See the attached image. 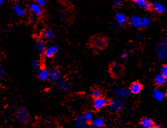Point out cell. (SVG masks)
Returning a JSON list of instances; mask_svg holds the SVG:
<instances>
[{
  "label": "cell",
  "instance_id": "6da1fadb",
  "mask_svg": "<svg viewBox=\"0 0 167 128\" xmlns=\"http://www.w3.org/2000/svg\"><path fill=\"white\" fill-rule=\"evenodd\" d=\"M125 104V101L122 98H113L108 104V111L111 113H120L124 108Z\"/></svg>",
  "mask_w": 167,
  "mask_h": 128
},
{
  "label": "cell",
  "instance_id": "7a4b0ae2",
  "mask_svg": "<svg viewBox=\"0 0 167 128\" xmlns=\"http://www.w3.org/2000/svg\"><path fill=\"white\" fill-rule=\"evenodd\" d=\"M15 116L18 122L21 123V124H26L30 120V113L26 110V108L23 107L17 108L15 113Z\"/></svg>",
  "mask_w": 167,
  "mask_h": 128
},
{
  "label": "cell",
  "instance_id": "3957f363",
  "mask_svg": "<svg viewBox=\"0 0 167 128\" xmlns=\"http://www.w3.org/2000/svg\"><path fill=\"white\" fill-rule=\"evenodd\" d=\"M156 54L160 60H164L167 55V41L163 40L156 46Z\"/></svg>",
  "mask_w": 167,
  "mask_h": 128
},
{
  "label": "cell",
  "instance_id": "277c9868",
  "mask_svg": "<svg viewBox=\"0 0 167 128\" xmlns=\"http://www.w3.org/2000/svg\"><path fill=\"white\" fill-rule=\"evenodd\" d=\"M108 104L109 101L107 100H106L105 98L103 97H100L94 99L93 105L95 109L100 110L103 107H105Z\"/></svg>",
  "mask_w": 167,
  "mask_h": 128
},
{
  "label": "cell",
  "instance_id": "5b68a950",
  "mask_svg": "<svg viewBox=\"0 0 167 128\" xmlns=\"http://www.w3.org/2000/svg\"><path fill=\"white\" fill-rule=\"evenodd\" d=\"M114 94L119 98H127L130 96V91L125 88H117L114 89Z\"/></svg>",
  "mask_w": 167,
  "mask_h": 128
},
{
  "label": "cell",
  "instance_id": "8992f818",
  "mask_svg": "<svg viewBox=\"0 0 167 128\" xmlns=\"http://www.w3.org/2000/svg\"><path fill=\"white\" fill-rule=\"evenodd\" d=\"M73 125L75 128H84L86 125V120L83 115H79L73 120Z\"/></svg>",
  "mask_w": 167,
  "mask_h": 128
},
{
  "label": "cell",
  "instance_id": "52a82bcc",
  "mask_svg": "<svg viewBox=\"0 0 167 128\" xmlns=\"http://www.w3.org/2000/svg\"><path fill=\"white\" fill-rule=\"evenodd\" d=\"M127 18L124 14L122 13H118L115 16V22L117 23L118 27H121L123 26L126 23Z\"/></svg>",
  "mask_w": 167,
  "mask_h": 128
},
{
  "label": "cell",
  "instance_id": "ba28073f",
  "mask_svg": "<svg viewBox=\"0 0 167 128\" xmlns=\"http://www.w3.org/2000/svg\"><path fill=\"white\" fill-rule=\"evenodd\" d=\"M130 23L133 27L139 28L142 27V18L141 17L134 16L130 18Z\"/></svg>",
  "mask_w": 167,
  "mask_h": 128
},
{
  "label": "cell",
  "instance_id": "9c48e42d",
  "mask_svg": "<svg viewBox=\"0 0 167 128\" xmlns=\"http://www.w3.org/2000/svg\"><path fill=\"white\" fill-rule=\"evenodd\" d=\"M60 78H61V74L59 71V69L57 68H52L50 70V80L55 82L57 81H59Z\"/></svg>",
  "mask_w": 167,
  "mask_h": 128
},
{
  "label": "cell",
  "instance_id": "30bf717a",
  "mask_svg": "<svg viewBox=\"0 0 167 128\" xmlns=\"http://www.w3.org/2000/svg\"><path fill=\"white\" fill-rule=\"evenodd\" d=\"M38 77L40 81H45L50 79V71L47 69H43L39 71L38 74Z\"/></svg>",
  "mask_w": 167,
  "mask_h": 128
},
{
  "label": "cell",
  "instance_id": "8fae6325",
  "mask_svg": "<svg viewBox=\"0 0 167 128\" xmlns=\"http://www.w3.org/2000/svg\"><path fill=\"white\" fill-rule=\"evenodd\" d=\"M142 88L143 86L141 83H138V82H135L130 86V93L134 94V95H137V94H139L141 91Z\"/></svg>",
  "mask_w": 167,
  "mask_h": 128
},
{
  "label": "cell",
  "instance_id": "7c38bea8",
  "mask_svg": "<svg viewBox=\"0 0 167 128\" xmlns=\"http://www.w3.org/2000/svg\"><path fill=\"white\" fill-rule=\"evenodd\" d=\"M93 45L96 48H103L106 45V40L103 37H97L93 40Z\"/></svg>",
  "mask_w": 167,
  "mask_h": 128
},
{
  "label": "cell",
  "instance_id": "4fadbf2b",
  "mask_svg": "<svg viewBox=\"0 0 167 128\" xmlns=\"http://www.w3.org/2000/svg\"><path fill=\"white\" fill-rule=\"evenodd\" d=\"M140 124L144 128H152L154 126L153 120L151 118L147 117L142 118L141 122H140Z\"/></svg>",
  "mask_w": 167,
  "mask_h": 128
},
{
  "label": "cell",
  "instance_id": "5bb4252c",
  "mask_svg": "<svg viewBox=\"0 0 167 128\" xmlns=\"http://www.w3.org/2000/svg\"><path fill=\"white\" fill-rule=\"evenodd\" d=\"M30 9L33 14L36 16H40L42 13V10H41L40 6L38 5L37 3H31L30 4Z\"/></svg>",
  "mask_w": 167,
  "mask_h": 128
},
{
  "label": "cell",
  "instance_id": "9a60e30c",
  "mask_svg": "<svg viewBox=\"0 0 167 128\" xmlns=\"http://www.w3.org/2000/svg\"><path fill=\"white\" fill-rule=\"evenodd\" d=\"M135 4L144 10H149L151 9V4L147 0H134Z\"/></svg>",
  "mask_w": 167,
  "mask_h": 128
},
{
  "label": "cell",
  "instance_id": "2e32d148",
  "mask_svg": "<svg viewBox=\"0 0 167 128\" xmlns=\"http://www.w3.org/2000/svg\"><path fill=\"white\" fill-rule=\"evenodd\" d=\"M13 11L16 13V16L20 17H25L26 16V11L25 9L23 6L17 4V5L14 6L13 7Z\"/></svg>",
  "mask_w": 167,
  "mask_h": 128
},
{
  "label": "cell",
  "instance_id": "e0dca14e",
  "mask_svg": "<svg viewBox=\"0 0 167 128\" xmlns=\"http://www.w3.org/2000/svg\"><path fill=\"white\" fill-rule=\"evenodd\" d=\"M58 51V47L56 46H51L45 50V55L47 57H52Z\"/></svg>",
  "mask_w": 167,
  "mask_h": 128
},
{
  "label": "cell",
  "instance_id": "ac0fdd59",
  "mask_svg": "<svg viewBox=\"0 0 167 128\" xmlns=\"http://www.w3.org/2000/svg\"><path fill=\"white\" fill-rule=\"evenodd\" d=\"M166 78L162 74H157L155 76V84L157 86L164 85V84L166 83Z\"/></svg>",
  "mask_w": 167,
  "mask_h": 128
},
{
  "label": "cell",
  "instance_id": "d6986e66",
  "mask_svg": "<svg viewBox=\"0 0 167 128\" xmlns=\"http://www.w3.org/2000/svg\"><path fill=\"white\" fill-rule=\"evenodd\" d=\"M152 94H153L154 98L157 101H160L164 100V94L163 93V92L161 90H159V89H155Z\"/></svg>",
  "mask_w": 167,
  "mask_h": 128
},
{
  "label": "cell",
  "instance_id": "ffe728a7",
  "mask_svg": "<svg viewBox=\"0 0 167 128\" xmlns=\"http://www.w3.org/2000/svg\"><path fill=\"white\" fill-rule=\"evenodd\" d=\"M152 6V9H153L154 10L158 13H164V11H165V8H164V6L162 5L161 3H159V2H154Z\"/></svg>",
  "mask_w": 167,
  "mask_h": 128
},
{
  "label": "cell",
  "instance_id": "44dd1931",
  "mask_svg": "<svg viewBox=\"0 0 167 128\" xmlns=\"http://www.w3.org/2000/svg\"><path fill=\"white\" fill-rule=\"evenodd\" d=\"M36 48L39 53L45 52V43L43 40L38 39L36 42Z\"/></svg>",
  "mask_w": 167,
  "mask_h": 128
},
{
  "label": "cell",
  "instance_id": "7402d4cb",
  "mask_svg": "<svg viewBox=\"0 0 167 128\" xmlns=\"http://www.w3.org/2000/svg\"><path fill=\"white\" fill-rule=\"evenodd\" d=\"M93 125L96 127H102L105 125V120L102 118H97L93 120Z\"/></svg>",
  "mask_w": 167,
  "mask_h": 128
},
{
  "label": "cell",
  "instance_id": "603a6c76",
  "mask_svg": "<svg viewBox=\"0 0 167 128\" xmlns=\"http://www.w3.org/2000/svg\"><path fill=\"white\" fill-rule=\"evenodd\" d=\"M54 35H55V32L54 30H49L46 31V32L44 33L43 37H44L45 39L50 41V40H52V38L54 37Z\"/></svg>",
  "mask_w": 167,
  "mask_h": 128
},
{
  "label": "cell",
  "instance_id": "cb8c5ba5",
  "mask_svg": "<svg viewBox=\"0 0 167 128\" xmlns=\"http://www.w3.org/2000/svg\"><path fill=\"white\" fill-rule=\"evenodd\" d=\"M31 67L33 70H37L40 68V62L37 59H33L31 61Z\"/></svg>",
  "mask_w": 167,
  "mask_h": 128
},
{
  "label": "cell",
  "instance_id": "d4e9b609",
  "mask_svg": "<svg viewBox=\"0 0 167 128\" xmlns=\"http://www.w3.org/2000/svg\"><path fill=\"white\" fill-rule=\"evenodd\" d=\"M84 118H85L86 122H91L93 120V113L91 112H86L83 114Z\"/></svg>",
  "mask_w": 167,
  "mask_h": 128
},
{
  "label": "cell",
  "instance_id": "484cf974",
  "mask_svg": "<svg viewBox=\"0 0 167 128\" xmlns=\"http://www.w3.org/2000/svg\"><path fill=\"white\" fill-rule=\"evenodd\" d=\"M59 86L61 90H66L68 88V83L65 81H59Z\"/></svg>",
  "mask_w": 167,
  "mask_h": 128
},
{
  "label": "cell",
  "instance_id": "4316f807",
  "mask_svg": "<svg viewBox=\"0 0 167 128\" xmlns=\"http://www.w3.org/2000/svg\"><path fill=\"white\" fill-rule=\"evenodd\" d=\"M150 24H151V20H150L149 18L145 17V18H142V27H146L148 26H149Z\"/></svg>",
  "mask_w": 167,
  "mask_h": 128
},
{
  "label": "cell",
  "instance_id": "83f0119b",
  "mask_svg": "<svg viewBox=\"0 0 167 128\" xmlns=\"http://www.w3.org/2000/svg\"><path fill=\"white\" fill-rule=\"evenodd\" d=\"M92 96L94 98H98L102 97V93L100 90H98V89H96V90H93L91 93Z\"/></svg>",
  "mask_w": 167,
  "mask_h": 128
},
{
  "label": "cell",
  "instance_id": "f1b7e54d",
  "mask_svg": "<svg viewBox=\"0 0 167 128\" xmlns=\"http://www.w3.org/2000/svg\"><path fill=\"white\" fill-rule=\"evenodd\" d=\"M110 68L111 71H112L113 72H117L118 70V65L115 62H112L110 64Z\"/></svg>",
  "mask_w": 167,
  "mask_h": 128
},
{
  "label": "cell",
  "instance_id": "f546056e",
  "mask_svg": "<svg viewBox=\"0 0 167 128\" xmlns=\"http://www.w3.org/2000/svg\"><path fill=\"white\" fill-rule=\"evenodd\" d=\"M6 69L4 68L3 65H1V67H0V76H1L2 78H4V77L6 76Z\"/></svg>",
  "mask_w": 167,
  "mask_h": 128
},
{
  "label": "cell",
  "instance_id": "4dcf8cb0",
  "mask_svg": "<svg viewBox=\"0 0 167 128\" xmlns=\"http://www.w3.org/2000/svg\"><path fill=\"white\" fill-rule=\"evenodd\" d=\"M161 74H163L164 76L167 79V64L162 66L161 68Z\"/></svg>",
  "mask_w": 167,
  "mask_h": 128
},
{
  "label": "cell",
  "instance_id": "1f68e13d",
  "mask_svg": "<svg viewBox=\"0 0 167 128\" xmlns=\"http://www.w3.org/2000/svg\"><path fill=\"white\" fill-rule=\"evenodd\" d=\"M113 6L115 7V8H118V7H120V5H121L122 4V0H113Z\"/></svg>",
  "mask_w": 167,
  "mask_h": 128
},
{
  "label": "cell",
  "instance_id": "d6a6232c",
  "mask_svg": "<svg viewBox=\"0 0 167 128\" xmlns=\"http://www.w3.org/2000/svg\"><path fill=\"white\" fill-rule=\"evenodd\" d=\"M47 0H36V3L40 6L45 5L46 3H47Z\"/></svg>",
  "mask_w": 167,
  "mask_h": 128
},
{
  "label": "cell",
  "instance_id": "836d02e7",
  "mask_svg": "<svg viewBox=\"0 0 167 128\" xmlns=\"http://www.w3.org/2000/svg\"><path fill=\"white\" fill-rule=\"evenodd\" d=\"M130 51H128V50H126V51H125L124 53H123V54L122 55V57L123 60H126L127 59L128 57H130Z\"/></svg>",
  "mask_w": 167,
  "mask_h": 128
},
{
  "label": "cell",
  "instance_id": "e575fe53",
  "mask_svg": "<svg viewBox=\"0 0 167 128\" xmlns=\"http://www.w3.org/2000/svg\"><path fill=\"white\" fill-rule=\"evenodd\" d=\"M152 128H162V127L160 126V125H155V126H153Z\"/></svg>",
  "mask_w": 167,
  "mask_h": 128
},
{
  "label": "cell",
  "instance_id": "d590c367",
  "mask_svg": "<svg viewBox=\"0 0 167 128\" xmlns=\"http://www.w3.org/2000/svg\"><path fill=\"white\" fill-rule=\"evenodd\" d=\"M84 128H93L91 126H90V125H86L85 127H84Z\"/></svg>",
  "mask_w": 167,
  "mask_h": 128
},
{
  "label": "cell",
  "instance_id": "8d00e7d4",
  "mask_svg": "<svg viewBox=\"0 0 167 128\" xmlns=\"http://www.w3.org/2000/svg\"><path fill=\"white\" fill-rule=\"evenodd\" d=\"M4 2V0H0V4H3Z\"/></svg>",
  "mask_w": 167,
  "mask_h": 128
},
{
  "label": "cell",
  "instance_id": "74e56055",
  "mask_svg": "<svg viewBox=\"0 0 167 128\" xmlns=\"http://www.w3.org/2000/svg\"><path fill=\"white\" fill-rule=\"evenodd\" d=\"M31 21L35 22V18H31Z\"/></svg>",
  "mask_w": 167,
  "mask_h": 128
},
{
  "label": "cell",
  "instance_id": "f35d334b",
  "mask_svg": "<svg viewBox=\"0 0 167 128\" xmlns=\"http://www.w3.org/2000/svg\"><path fill=\"white\" fill-rule=\"evenodd\" d=\"M166 96L167 97V90H166Z\"/></svg>",
  "mask_w": 167,
  "mask_h": 128
},
{
  "label": "cell",
  "instance_id": "ab89813d",
  "mask_svg": "<svg viewBox=\"0 0 167 128\" xmlns=\"http://www.w3.org/2000/svg\"><path fill=\"white\" fill-rule=\"evenodd\" d=\"M13 1H16V2H17V1H19V0H13Z\"/></svg>",
  "mask_w": 167,
  "mask_h": 128
},
{
  "label": "cell",
  "instance_id": "60d3db41",
  "mask_svg": "<svg viewBox=\"0 0 167 128\" xmlns=\"http://www.w3.org/2000/svg\"><path fill=\"white\" fill-rule=\"evenodd\" d=\"M127 1H132V0H127Z\"/></svg>",
  "mask_w": 167,
  "mask_h": 128
}]
</instances>
